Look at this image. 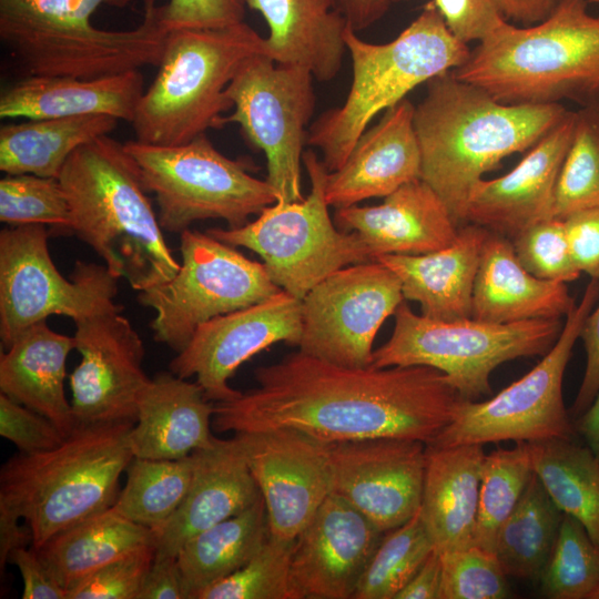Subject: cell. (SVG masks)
<instances>
[{
    "label": "cell",
    "mask_w": 599,
    "mask_h": 599,
    "mask_svg": "<svg viewBox=\"0 0 599 599\" xmlns=\"http://www.w3.org/2000/svg\"><path fill=\"white\" fill-rule=\"evenodd\" d=\"M564 221L577 267L599 280V206L578 211Z\"/></svg>",
    "instance_id": "obj_51"
},
{
    "label": "cell",
    "mask_w": 599,
    "mask_h": 599,
    "mask_svg": "<svg viewBox=\"0 0 599 599\" xmlns=\"http://www.w3.org/2000/svg\"><path fill=\"white\" fill-rule=\"evenodd\" d=\"M426 84V95L414 109L420 179L459 225L470 190L484 174L507 156L531 149L568 110L560 103H502L451 70Z\"/></svg>",
    "instance_id": "obj_3"
},
{
    "label": "cell",
    "mask_w": 599,
    "mask_h": 599,
    "mask_svg": "<svg viewBox=\"0 0 599 599\" xmlns=\"http://www.w3.org/2000/svg\"><path fill=\"white\" fill-rule=\"evenodd\" d=\"M0 435L22 454L52 449L67 437L49 418L4 394H0Z\"/></svg>",
    "instance_id": "obj_48"
},
{
    "label": "cell",
    "mask_w": 599,
    "mask_h": 599,
    "mask_svg": "<svg viewBox=\"0 0 599 599\" xmlns=\"http://www.w3.org/2000/svg\"><path fill=\"white\" fill-rule=\"evenodd\" d=\"M8 561L17 566L22 577V599H67L65 589L32 547L16 548L9 555Z\"/></svg>",
    "instance_id": "obj_52"
},
{
    "label": "cell",
    "mask_w": 599,
    "mask_h": 599,
    "mask_svg": "<svg viewBox=\"0 0 599 599\" xmlns=\"http://www.w3.org/2000/svg\"><path fill=\"white\" fill-rule=\"evenodd\" d=\"M234 435L263 497L270 534L295 539L332 494L329 444L294 428Z\"/></svg>",
    "instance_id": "obj_20"
},
{
    "label": "cell",
    "mask_w": 599,
    "mask_h": 599,
    "mask_svg": "<svg viewBox=\"0 0 599 599\" xmlns=\"http://www.w3.org/2000/svg\"><path fill=\"white\" fill-rule=\"evenodd\" d=\"M122 307L113 305L74 322L81 355L70 375L78 425L135 423L139 398L151 378L143 370V342Z\"/></svg>",
    "instance_id": "obj_17"
},
{
    "label": "cell",
    "mask_w": 599,
    "mask_h": 599,
    "mask_svg": "<svg viewBox=\"0 0 599 599\" xmlns=\"http://www.w3.org/2000/svg\"><path fill=\"white\" fill-rule=\"evenodd\" d=\"M20 518L4 507H0V570L8 562L9 555L16 548L32 542L28 526L19 524Z\"/></svg>",
    "instance_id": "obj_58"
},
{
    "label": "cell",
    "mask_w": 599,
    "mask_h": 599,
    "mask_svg": "<svg viewBox=\"0 0 599 599\" xmlns=\"http://www.w3.org/2000/svg\"><path fill=\"white\" fill-rule=\"evenodd\" d=\"M573 426L599 458V392L587 410L573 420Z\"/></svg>",
    "instance_id": "obj_59"
},
{
    "label": "cell",
    "mask_w": 599,
    "mask_h": 599,
    "mask_svg": "<svg viewBox=\"0 0 599 599\" xmlns=\"http://www.w3.org/2000/svg\"><path fill=\"white\" fill-rule=\"evenodd\" d=\"M143 92L140 70L93 79L26 75L1 91L0 118L110 115L132 123Z\"/></svg>",
    "instance_id": "obj_27"
},
{
    "label": "cell",
    "mask_w": 599,
    "mask_h": 599,
    "mask_svg": "<svg viewBox=\"0 0 599 599\" xmlns=\"http://www.w3.org/2000/svg\"><path fill=\"white\" fill-rule=\"evenodd\" d=\"M511 243L520 264L538 278L566 284L581 274L570 252L564 220L539 221L518 233Z\"/></svg>",
    "instance_id": "obj_46"
},
{
    "label": "cell",
    "mask_w": 599,
    "mask_h": 599,
    "mask_svg": "<svg viewBox=\"0 0 599 599\" xmlns=\"http://www.w3.org/2000/svg\"><path fill=\"white\" fill-rule=\"evenodd\" d=\"M434 549L418 510L406 522L384 534L353 599H395Z\"/></svg>",
    "instance_id": "obj_39"
},
{
    "label": "cell",
    "mask_w": 599,
    "mask_h": 599,
    "mask_svg": "<svg viewBox=\"0 0 599 599\" xmlns=\"http://www.w3.org/2000/svg\"><path fill=\"white\" fill-rule=\"evenodd\" d=\"M113 507L152 531L164 526L183 501L192 479V455L181 459L133 457Z\"/></svg>",
    "instance_id": "obj_38"
},
{
    "label": "cell",
    "mask_w": 599,
    "mask_h": 599,
    "mask_svg": "<svg viewBox=\"0 0 599 599\" xmlns=\"http://www.w3.org/2000/svg\"><path fill=\"white\" fill-rule=\"evenodd\" d=\"M403 301L399 278L378 261L343 267L302 300L298 351L339 366L368 367L378 329Z\"/></svg>",
    "instance_id": "obj_16"
},
{
    "label": "cell",
    "mask_w": 599,
    "mask_h": 599,
    "mask_svg": "<svg viewBox=\"0 0 599 599\" xmlns=\"http://www.w3.org/2000/svg\"><path fill=\"white\" fill-rule=\"evenodd\" d=\"M528 447L535 474L551 499L599 547V458L572 438L530 441Z\"/></svg>",
    "instance_id": "obj_36"
},
{
    "label": "cell",
    "mask_w": 599,
    "mask_h": 599,
    "mask_svg": "<svg viewBox=\"0 0 599 599\" xmlns=\"http://www.w3.org/2000/svg\"><path fill=\"white\" fill-rule=\"evenodd\" d=\"M591 599H599V587H598L597 590L593 592Z\"/></svg>",
    "instance_id": "obj_60"
},
{
    "label": "cell",
    "mask_w": 599,
    "mask_h": 599,
    "mask_svg": "<svg viewBox=\"0 0 599 599\" xmlns=\"http://www.w3.org/2000/svg\"><path fill=\"white\" fill-rule=\"evenodd\" d=\"M538 581L542 595L550 599H591L599 587V547L570 515L564 516Z\"/></svg>",
    "instance_id": "obj_42"
},
{
    "label": "cell",
    "mask_w": 599,
    "mask_h": 599,
    "mask_svg": "<svg viewBox=\"0 0 599 599\" xmlns=\"http://www.w3.org/2000/svg\"><path fill=\"white\" fill-rule=\"evenodd\" d=\"M246 0H169L161 4L167 31L217 29L244 21Z\"/></svg>",
    "instance_id": "obj_49"
},
{
    "label": "cell",
    "mask_w": 599,
    "mask_h": 599,
    "mask_svg": "<svg viewBox=\"0 0 599 599\" xmlns=\"http://www.w3.org/2000/svg\"><path fill=\"white\" fill-rule=\"evenodd\" d=\"M483 445H426L420 516L439 552L474 545Z\"/></svg>",
    "instance_id": "obj_30"
},
{
    "label": "cell",
    "mask_w": 599,
    "mask_h": 599,
    "mask_svg": "<svg viewBox=\"0 0 599 599\" xmlns=\"http://www.w3.org/2000/svg\"><path fill=\"white\" fill-rule=\"evenodd\" d=\"M451 34L480 42L504 19L495 0H433Z\"/></svg>",
    "instance_id": "obj_50"
},
{
    "label": "cell",
    "mask_w": 599,
    "mask_h": 599,
    "mask_svg": "<svg viewBox=\"0 0 599 599\" xmlns=\"http://www.w3.org/2000/svg\"><path fill=\"white\" fill-rule=\"evenodd\" d=\"M124 146L155 196L163 231L181 234L211 219L241 227L277 201L266 180L251 175L246 162L221 153L206 134L172 146L136 140Z\"/></svg>",
    "instance_id": "obj_11"
},
{
    "label": "cell",
    "mask_w": 599,
    "mask_h": 599,
    "mask_svg": "<svg viewBox=\"0 0 599 599\" xmlns=\"http://www.w3.org/2000/svg\"><path fill=\"white\" fill-rule=\"evenodd\" d=\"M599 300V280L591 278L581 300L566 317L554 346L526 375L486 400L461 399L453 420L430 444L514 440L530 443L572 438L573 422L562 397V380L583 323Z\"/></svg>",
    "instance_id": "obj_12"
},
{
    "label": "cell",
    "mask_w": 599,
    "mask_h": 599,
    "mask_svg": "<svg viewBox=\"0 0 599 599\" xmlns=\"http://www.w3.org/2000/svg\"><path fill=\"white\" fill-rule=\"evenodd\" d=\"M303 164L311 181L307 197L276 201L241 227L206 231L226 244L258 254L273 283L301 301L332 273L373 261L356 232L335 227L325 199L328 171L323 161L307 150Z\"/></svg>",
    "instance_id": "obj_10"
},
{
    "label": "cell",
    "mask_w": 599,
    "mask_h": 599,
    "mask_svg": "<svg viewBox=\"0 0 599 599\" xmlns=\"http://www.w3.org/2000/svg\"><path fill=\"white\" fill-rule=\"evenodd\" d=\"M392 0H332L336 11L354 31H361L377 21Z\"/></svg>",
    "instance_id": "obj_56"
},
{
    "label": "cell",
    "mask_w": 599,
    "mask_h": 599,
    "mask_svg": "<svg viewBox=\"0 0 599 599\" xmlns=\"http://www.w3.org/2000/svg\"><path fill=\"white\" fill-rule=\"evenodd\" d=\"M576 304L565 283L530 274L518 261L511 240L488 231L475 278L470 317L498 324L561 319Z\"/></svg>",
    "instance_id": "obj_28"
},
{
    "label": "cell",
    "mask_w": 599,
    "mask_h": 599,
    "mask_svg": "<svg viewBox=\"0 0 599 599\" xmlns=\"http://www.w3.org/2000/svg\"><path fill=\"white\" fill-rule=\"evenodd\" d=\"M133 425H78L57 447L18 453L2 465L0 507L24 520L32 548L115 504L121 476L133 458Z\"/></svg>",
    "instance_id": "obj_6"
},
{
    "label": "cell",
    "mask_w": 599,
    "mask_h": 599,
    "mask_svg": "<svg viewBox=\"0 0 599 599\" xmlns=\"http://www.w3.org/2000/svg\"><path fill=\"white\" fill-rule=\"evenodd\" d=\"M6 349L0 356L1 394L49 418L68 436L75 427L64 393L74 337L52 331L44 321L27 328Z\"/></svg>",
    "instance_id": "obj_31"
},
{
    "label": "cell",
    "mask_w": 599,
    "mask_h": 599,
    "mask_svg": "<svg viewBox=\"0 0 599 599\" xmlns=\"http://www.w3.org/2000/svg\"><path fill=\"white\" fill-rule=\"evenodd\" d=\"M177 273L138 295L139 302L155 313L150 323L154 339L176 353L186 347L202 324L282 290L263 263L206 232L183 231Z\"/></svg>",
    "instance_id": "obj_13"
},
{
    "label": "cell",
    "mask_w": 599,
    "mask_h": 599,
    "mask_svg": "<svg viewBox=\"0 0 599 599\" xmlns=\"http://www.w3.org/2000/svg\"><path fill=\"white\" fill-rule=\"evenodd\" d=\"M268 27L270 57L308 69L318 81L334 79L347 52L346 22L332 0H246Z\"/></svg>",
    "instance_id": "obj_32"
},
{
    "label": "cell",
    "mask_w": 599,
    "mask_h": 599,
    "mask_svg": "<svg viewBox=\"0 0 599 599\" xmlns=\"http://www.w3.org/2000/svg\"><path fill=\"white\" fill-rule=\"evenodd\" d=\"M58 180L70 206V233L87 243L109 272L138 292L179 271L134 159L109 135L79 146Z\"/></svg>",
    "instance_id": "obj_4"
},
{
    "label": "cell",
    "mask_w": 599,
    "mask_h": 599,
    "mask_svg": "<svg viewBox=\"0 0 599 599\" xmlns=\"http://www.w3.org/2000/svg\"><path fill=\"white\" fill-rule=\"evenodd\" d=\"M263 497L187 540L176 555L185 599L243 567L270 537Z\"/></svg>",
    "instance_id": "obj_35"
},
{
    "label": "cell",
    "mask_w": 599,
    "mask_h": 599,
    "mask_svg": "<svg viewBox=\"0 0 599 599\" xmlns=\"http://www.w3.org/2000/svg\"><path fill=\"white\" fill-rule=\"evenodd\" d=\"M214 404L203 388L170 372L156 374L143 389L129 434L133 457L181 459L211 447Z\"/></svg>",
    "instance_id": "obj_26"
},
{
    "label": "cell",
    "mask_w": 599,
    "mask_h": 599,
    "mask_svg": "<svg viewBox=\"0 0 599 599\" xmlns=\"http://www.w3.org/2000/svg\"><path fill=\"white\" fill-rule=\"evenodd\" d=\"M589 0H557L542 21L501 19L451 70L506 104H599V16Z\"/></svg>",
    "instance_id": "obj_5"
},
{
    "label": "cell",
    "mask_w": 599,
    "mask_h": 599,
    "mask_svg": "<svg viewBox=\"0 0 599 599\" xmlns=\"http://www.w3.org/2000/svg\"><path fill=\"white\" fill-rule=\"evenodd\" d=\"M352 82L341 106L323 112L309 126L306 144L323 155L328 172L342 166L372 120L406 99L416 87L460 67L467 44L448 30L433 1L394 40L366 42L346 26Z\"/></svg>",
    "instance_id": "obj_7"
},
{
    "label": "cell",
    "mask_w": 599,
    "mask_h": 599,
    "mask_svg": "<svg viewBox=\"0 0 599 599\" xmlns=\"http://www.w3.org/2000/svg\"><path fill=\"white\" fill-rule=\"evenodd\" d=\"M586 351V367L576 398L569 409L575 420L582 415L599 392V300L588 314L580 337Z\"/></svg>",
    "instance_id": "obj_53"
},
{
    "label": "cell",
    "mask_w": 599,
    "mask_h": 599,
    "mask_svg": "<svg viewBox=\"0 0 599 599\" xmlns=\"http://www.w3.org/2000/svg\"><path fill=\"white\" fill-rule=\"evenodd\" d=\"M313 79L304 67L281 64L258 53L242 63L226 91L233 112L221 119L220 128L240 124L247 141L264 152L266 181L277 201L304 199L301 166L315 108Z\"/></svg>",
    "instance_id": "obj_15"
},
{
    "label": "cell",
    "mask_w": 599,
    "mask_h": 599,
    "mask_svg": "<svg viewBox=\"0 0 599 599\" xmlns=\"http://www.w3.org/2000/svg\"><path fill=\"white\" fill-rule=\"evenodd\" d=\"M302 329V301L280 290L262 302L199 326L171 361L170 370L186 379L194 376L209 400H231L241 394L229 385L236 369L278 342L297 346Z\"/></svg>",
    "instance_id": "obj_18"
},
{
    "label": "cell",
    "mask_w": 599,
    "mask_h": 599,
    "mask_svg": "<svg viewBox=\"0 0 599 599\" xmlns=\"http://www.w3.org/2000/svg\"><path fill=\"white\" fill-rule=\"evenodd\" d=\"M153 560V546L128 554L72 583L67 599H138Z\"/></svg>",
    "instance_id": "obj_47"
},
{
    "label": "cell",
    "mask_w": 599,
    "mask_h": 599,
    "mask_svg": "<svg viewBox=\"0 0 599 599\" xmlns=\"http://www.w3.org/2000/svg\"><path fill=\"white\" fill-rule=\"evenodd\" d=\"M189 490L170 520L153 531L154 557H176L195 535L255 504L260 488L237 435L193 451Z\"/></svg>",
    "instance_id": "obj_23"
},
{
    "label": "cell",
    "mask_w": 599,
    "mask_h": 599,
    "mask_svg": "<svg viewBox=\"0 0 599 599\" xmlns=\"http://www.w3.org/2000/svg\"><path fill=\"white\" fill-rule=\"evenodd\" d=\"M599 206V104L575 112V129L564 161L550 210V217Z\"/></svg>",
    "instance_id": "obj_41"
},
{
    "label": "cell",
    "mask_w": 599,
    "mask_h": 599,
    "mask_svg": "<svg viewBox=\"0 0 599 599\" xmlns=\"http://www.w3.org/2000/svg\"><path fill=\"white\" fill-rule=\"evenodd\" d=\"M118 122L110 115H79L1 125L0 170L6 174L58 177L79 146L109 135Z\"/></svg>",
    "instance_id": "obj_34"
},
{
    "label": "cell",
    "mask_w": 599,
    "mask_h": 599,
    "mask_svg": "<svg viewBox=\"0 0 599 599\" xmlns=\"http://www.w3.org/2000/svg\"><path fill=\"white\" fill-rule=\"evenodd\" d=\"M439 554V599H504L509 596L508 576L494 552L471 545Z\"/></svg>",
    "instance_id": "obj_45"
},
{
    "label": "cell",
    "mask_w": 599,
    "mask_h": 599,
    "mask_svg": "<svg viewBox=\"0 0 599 599\" xmlns=\"http://www.w3.org/2000/svg\"><path fill=\"white\" fill-rule=\"evenodd\" d=\"M167 32L156 0H0V41L23 77L158 67Z\"/></svg>",
    "instance_id": "obj_2"
},
{
    "label": "cell",
    "mask_w": 599,
    "mask_h": 599,
    "mask_svg": "<svg viewBox=\"0 0 599 599\" xmlns=\"http://www.w3.org/2000/svg\"><path fill=\"white\" fill-rule=\"evenodd\" d=\"M414 109L415 105L404 99L363 132L342 166L327 173L328 206L339 209L369 197H385L420 177Z\"/></svg>",
    "instance_id": "obj_24"
},
{
    "label": "cell",
    "mask_w": 599,
    "mask_h": 599,
    "mask_svg": "<svg viewBox=\"0 0 599 599\" xmlns=\"http://www.w3.org/2000/svg\"><path fill=\"white\" fill-rule=\"evenodd\" d=\"M332 493L380 531L410 519L420 508L426 444L405 438H370L329 444Z\"/></svg>",
    "instance_id": "obj_19"
},
{
    "label": "cell",
    "mask_w": 599,
    "mask_h": 599,
    "mask_svg": "<svg viewBox=\"0 0 599 599\" xmlns=\"http://www.w3.org/2000/svg\"><path fill=\"white\" fill-rule=\"evenodd\" d=\"M392 1H396V0H392Z\"/></svg>",
    "instance_id": "obj_62"
},
{
    "label": "cell",
    "mask_w": 599,
    "mask_h": 599,
    "mask_svg": "<svg viewBox=\"0 0 599 599\" xmlns=\"http://www.w3.org/2000/svg\"><path fill=\"white\" fill-rule=\"evenodd\" d=\"M138 599H185L176 557H154Z\"/></svg>",
    "instance_id": "obj_54"
},
{
    "label": "cell",
    "mask_w": 599,
    "mask_h": 599,
    "mask_svg": "<svg viewBox=\"0 0 599 599\" xmlns=\"http://www.w3.org/2000/svg\"><path fill=\"white\" fill-rule=\"evenodd\" d=\"M488 230L468 223L448 246L425 254H386L375 261L399 278L404 300L422 315L441 321L471 316L475 278Z\"/></svg>",
    "instance_id": "obj_29"
},
{
    "label": "cell",
    "mask_w": 599,
    "mask_h": 599,
    "mask_svg": "<svg viewBox=\"0 0 599 599\" xmlns=\"http://www.w3.org/2000/svg\"><path fill=\"white\" fill-rule=\"evenodd\" d=\"M589 2L599 3V0H589Z\"/></svg>",
    "instance_id": "obj_61"
},
{
    "label": "cell",
    "mask_w": 599,
    "mask_h": 599,
    "mask_svg": "<svg viewBox=\"0 0 599 599\" xmlns=\"http://www.w3.org/2000/svg\"><path fill=\"white\" fill-rule=\"evenodd\" d=\"M535 474L528 443L486 454L474 545L494 552L497 532Z\"/></svg>",
    "instance_id": "obj_40"
},
{
    "label": "cell",
    "mask_w": 599,
    "mask_h": 599,
    "mask_svg": "<svg viewBox=\"0 0 599 599\" xmlns=\"http://www.w3.org/2000/svg\"><path fill=\"white\" fill-rule=\"evenodd\" d=\"M254 377L255 388L214 404L216 432L294 428L328 444L392 437L430 445L463 399L429 366L352 368L301 351Z\"/></svg>",
    "instance_id": "obj_1"
},
{
    "label": "cell",
    "mask_w": 599,
    "mask_h": 599,
    "mask_svg": "<svg viewBox=\"0 0 599 599\" xmlns=\"http://www.w3.org/2000/svg\"><path fill=\"white\" fill-rule=\"evenodd\" d=\"M564 516L534 474L518 504L497 532L494 554L507 576L539 579Z\"/></svg>",
    "instance_id": "obj_37"
},
{
    "label": "cell",
    "mask_w": 599,
    "mask_h": 599,
    "mask_svg": "<svg viewBox=\"0 0 599 599\" xmlns=\"http://www.w3.org/2000/svg\"><path fill=\"white\" fill-rule=\"evenodd\" d=\"M384 534L332 493L295 538L292 599H353Z\"/></svg>",
    "instance_id": "obj_21"
},
{
    "label": "cell",
    "mask_w": 599,
    "mask_h": 599,
    "mask_svg": "<svg viewBox=\"0 0 599 599\" xmlns=\"http://www.w3.org/2000/svg\"><path fill=\"white\" fill-rule=\"evenodd\" d=\"M0 221L43 224L70 233V206L58 177L6 174L0 180Z\"/></svg>",
    "instance_id": "obj_44"
},
{
    "label": "cell",
    "mask_w": 599,
    "mask_h": 599,
    "mask_svg": "<svg viewBox=\"0 0 599 599\" xmlns=\"http://www.w3.org/2000/svg\"><path fill=\"white\" fill-rule=\"evenodd\" d=\"M153 540L151 529L128 519L112 506L60 531L35 550L67 590L104 565L153 546Z\"/></svg>",
    "instance_id": "obj_33"
},
{
    "label": "cell",
    "mask_w": 599,
    "mask_h": 599,
    "mask_svg": "<svg viewBox=\"0 0 599 599\" xmlns=\"http://www.w3.org/2000/svg\"><path fill=\"white\" fill-rule=\"evenodd\" d=\"M295 539L270 535L240 569L201 591L196 599H292L291 558Z\"/></svg>",
    "instance_id": "obj_43"
},
{
    "label": "cell",
    "mask_w": 599,
    "mask_h": 599,
    "mask_svg": "<svg viewBox=\"0 0 599 599\" xmlns=\"http://www.w3.org/2000/svg\"><path fill=\"white\" fill-rule=\"evenodd\" d=\"M334 220L339 230L362 237L373 261L386 254L444 248L459 231L444 201L420 177L385 196L379 205L336 209Z\"/></svg>",
    "instance_id": "obj_25"
},
{
    "label": "cell",
    "mask_w": 599,
    "mask_h": 599,
    "mask_svg": "<svg viewBox=\"0 0 599 599\" xmlns=\"http://www.w3.org/2000/svg\"><path fill=\"white\" fill-rule=\"evenodd\" d=\"M440 586V554L434 549L395 599H439Z\"/></svg>",
    "instance_id": "obj_55"
},
{
    "label": "cell",
    "mask_w": 599,
    "mask_h": 599,
    "mask_svg": "<svg viewBox=\"0 0 599 599\" xmlns=\"http://www.w3.org/2000/svg\"><path fill=\"white\" fill-rule=\"evenodd\" d=\"M573 129L575 112L568 111L510 172L479 180L470 190L465 222L511 240L528 226L549 219Z\"/></svg>",
    "instance_id": "obj_22"
},
{
    "label": "cell",
    "mask_w": 599,
    "mask_h": 599,
    "mask_svg": "<svg viewBox=\"0 0 599 599\" xmlns=\"http://www.w3.org/2000/svg\"><path fill=\"white\" fill-rule=\"evenodd\" d=\"M504 18L532 26L545 20L557 0H495Z\"/></svg>",
    "instance_id": "obj_57"
},
{
    "label": "cell",
    "mask_w": 599,
    "mask_h": 599,
    "mask_svg": "<svg viewBox=\"0 0 599 599\" xmlns=\"http://www.w3.org/2000/svg\"><path fill=\"white\" fill-rule=\"evenodd\" d=\"M389 339L370 366H429L444 373L464 399L491 395L490 375L501 364L544 356L557 342L561 319L490 323L473 317L441 321L414 313L403 301Z\"/></svg>",
    "instance_id": "obj_9"
},
{
    "label": "cell",
    "mask_w": 599,
    "mask_h": 599,
    "mask_svg": "<svg viewBox=\"0 0 599 599\" xmlns=\"http://www.w3.org/2000/svg\"><path fill=\"white\" fill-rule=\"evenodd\" d=\"M43 224L0 232V338L8 348L27 328L51 315L73 322L115 305L118 278L105 265L77 261L67 280L55 267Z\"/></svg>",
    "instance_id": "obj_14"
},
{
    "label": "cell",
    "mask_w": 599,
    "mask_h": 599,
    "mask_svg": "<svg viewBox=\"0 0 599 599\" xmlns=\"http://www.w3.org/2000/svg\"><path fill=\"white\" fill-rule=\"evenodd\" d=\"M270 55L266 38L244 21L217 29L169 31L158 73L132 121L139 142L172 146L219 129L233 109L227 88L252 55Z\"/></svg>",
    "instance_id": "obj_8"
}]
</instances>
